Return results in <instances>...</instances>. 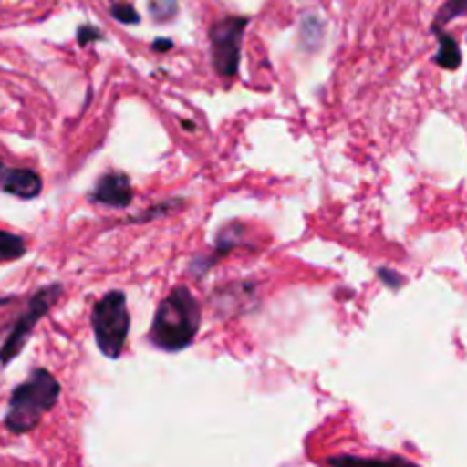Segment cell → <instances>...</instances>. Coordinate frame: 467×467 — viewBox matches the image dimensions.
I'll return each mask as SVG.
<instances>
[{
	"instance_id": "1",
	"label": "cell",
	"mask_w": 467,
	"mask_h": 467,
	"mask_svg": "<svg viewBox=\"0 0 467 467\" xmlns=\"http://www.w3.org/2000/svg\"><path fill=\"white\" fill-rule=\"evenodd\" d=\"M201 328V304L190 287L178 285L160 301L149 340L162 351H182L194 342Z\"/></svg>"
},
{
	"instance_id": "2",
	"label": "cell",
	"mask_w": 467,
	"mask_h": 467,
	"mask_svg": "<svg viewBox=\"0 0 467 467\" xmlns=\"http://www.w3.org/2000/svg\"><path fill=\"white\" fill-rule=\"evenodd\" d=\"M59 392H62V386L48 369H32L30 377L18 383L9 395L7 413L3 420L5 429L14 436L30 433L32 429L39 427L41 418L57 404Z\"/></svg>"
},
{
	"instance_id": "3",
	"label": "cell",
	"mask_w": 467,
	"mask_h": 467,
	"mask_svg": "<svg viewBox=\"0 0 467 467\" xmlns=\"http://www.w3.org/2000/svg\"><path fill=\"white\" fill-rule=\"evenodd\" d=\"M91 328L100 354L108 358H119L126 349L130 333V313L128 299L121 290H112L100 296L91 308Z\"/></svg>"
},
{
	"instance_id": "4",
	"label": "cell",
	"mask_w": 467,
	"mask_h": 467,
	"mask_svg": "<svg viewBox=\"0 0 467 467\" xmlns=\"http://www.w3.org/2000/svg\"><path fill=\"white\" fill-rule=\"evenodd\" d=\"M64 295V287L59 283H53V285H46L41 290H36L32 295V299L27 301V308L21 317L16 319V324L12 327V331L7 333V337L0 345V368H7L14 358L23 351V347L30 340L32 331H35L36 322L44 319L46 315L50 313L55 304H57L59 296Z\"/></svg>"
},
{
	"instance_id": "5",
	"label": "cell",
	"mask_w": 467,
	"mask_h": 467,
	"mask_svg": "<svg viewBox=\"0 0 467 467\" xmlns=\"http://www.w3.org/2000/svg\"><path fill=\"white\" fill-rule=\"evenodd\" d=\"M249 26L246 16H226L210 27L213 67L222 78H235L242 59V39Z\"/></svg>"
},
{
	"instance_id": "6",
	"label": "cell",
	"mask_w": 467,
	"mask_h": 467,
	"mask_svg": "<svg viewBox=\"0 0 467 467\" xmlns=\"http://www.w3.org/2000/svg\"><path fill=\"white\" fill-rule=\"evenodd\" d=\"M132 182L126 173H119V171H109L103 173L96 182V187L91 190L89 201L91 203H99V205H108V208H128L132 203Z\"/></svg>"
},
{
	"instance_id": "7",
	"label": "cell",
	"mask_w": 467,
	"mask_h": 467,
	"mask_svg": "<svg viewBox=\"0 0 467 467\" xmlns=\"http://www.w3.org/2000/svg\"><path fill=\"white\" fill-rule=\"evenodd\" d=\"M41 190H44V181L39 173L0 162V192L21 201H32L41 194Z\"/></svg>"
},
{
	"instance_id": "8",
	"label": "cell",
	"mask_w": 467,
	"mask_h": 467,
	"mask_svg": "<svg viewBox=\"0 0 467 467\" xmlns=\"http://www.w3.org/2000/svg\"><path fill=\"white\" fill-rule=\"evenodd\" d=\"M438 35V44H441V50H438L436 55V62L441 64L442 68H450V71H454V68L461 67V48L459 44H456L454 36L445 35V32H436Z\"/></svg>"
},
{
	"instance_id": "9",
	"label": "cell",
	"mask_w": 467,
	"mask_h": 467,
	"mask_svg": "<svg viewBox=\"0 0 467 467\" xmlns=\"http://www.w3.org/2000/svg\"><path fill=\"white\" fill-rule=\"evenodd\" d=\"M27 251L26 240L16 233L0 231V263H12V260L23 258Z\"/></svg>"
},
{
	"instance_id": "10",
	"label": "cell",
	"mask_w": 467,
	"mask_h": 467,
	"mask_svg": "<svg viewBox=\"0 0 467 467\" xmlns=\"http://www.w3.org/2000/svg\"><path fill=\"white\" fill-rule=\"evenodd\" d=\"M149 12L155 21H171L178 14L176 0H150Z\"/></svg>"
},
{
	"instance_id": "11",
	"label": "cell",
	"mask_w": 467,
	"mask_h": 467,
	"mask_svg": "<svg viewBox=\"0 0 467 467\" xmlns=\"http://www.w3.org/2000/svg\"><path fill=\"white\" fill-rule=\"evenodd\" d=\"M467 9V0H447L445 5H442V9L438 12L436 21H433V27L431 30H436V27H441L442 23H447L450 18L459 16V14H463Z\"/></svg>"
},
{
	"instance_id": "12",
	"label": "cell",
	"mask_w": 467,
	"mask_h": 467,
	"mask_svg": "<svg viewBox=\"0 0 467 467\" xmlns=\"http://www.w3.org/2000/svg\"><path fill=\"white\" fill-rule=\"evenodd\" d=\"M109 14L119 23H123V26H135V23H140V14H137V9L130 3H112Z\"/></svg>"
},
{
	"instance_id": "13",
	"label": "cell",
	"mask_w": 467,
	"mask_h": 467,
	"mask_svg": "<svg viewBox=\"0 0 467 467\" xmlns=\"http://www.w3.org/2000/svg\"><path fill=\"white\" fill-rule=\"evenodd\" d=\"M105 35L99 30L96 26H82L78 30V44L87 46V44H94V41H103Z\"/></svg>"
},
{
	"instance_id": "14",
	"label": "cell",
	"mask_w": 467,
	"mask_h": 467,
	"mask_svg": "<svg viewBox=\"0 0 467 467\" xmlns=\"http://www.w3.org/2000/svg\"><path fill=\"white\" fill-rule=\"evenodd\" d=\"M379 276L386 278V281H390V287H400V283H401L400 274L390 272V269H381V272H379Z\"/></svg>"
},
{
	"instance_id": "15",
	"label": "cell",
	"mask_w": 467,
	"mask_h": 467,
	"mask_svg": "<svg viewBox=\"0 0 467 467\" xmlns=\"http://www.w3.org/2000/svg\"><path fill=\"white\" fill-rule=\"evenodd\" d=\"M171 46H173V41L171 39H158V41H155V44H153V48L155 50H169V48H171Z\"/></svg>"
}]
</instances>
